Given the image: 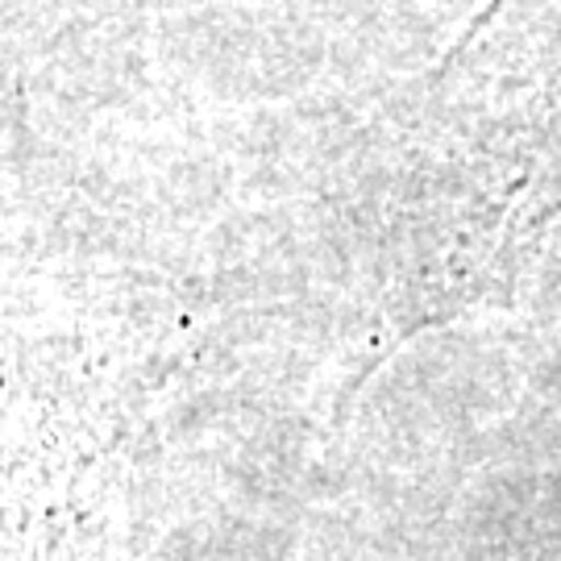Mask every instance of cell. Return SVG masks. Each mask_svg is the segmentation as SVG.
Listing matches in <instances>:
<instances>
[{"label":"cell","instance_id":"6da1fadb","mask_svg":"<svg viewBox=\"0 0 561 561\" xmlns=\"http://www.w3.org/2000/svg\"><path fill=\"white\" fill-rule=\"evenodd\" d=\"M561 213V96L442 92L382 183L387 287L412 317L516 287Z\"/></svg>","mask_w":561,"mask_h":561}]
</instances>
